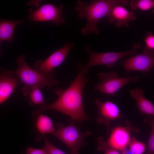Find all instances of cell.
Here are the masks:
<instances>
[{
  "instance_id": "17",
  "label": "cell",
  "mask_w": 154,
  "mask_h": 154,
  "mask_svg": "<svg viewBox=\"0 0 154 154\" xmlns=\"http://www.w3.org/2000/svg\"><path fill=\"white\" fill-rule=\"evenodd\" d=\"M131 8L133 10H139L147 11L153 8L154 0H132L130 4Z\"/></svg>"
},
{
  "instance_id": "4",
  "label": "cell",
  "mask_w": 154,
  "mask_h": 154,
  "mask_svg": "<svg viewBox=\"0 0 154 154\" xmlns=\"http://www.w3.org/2000/svg\"><path fill=\"white\" fill-rule=\"evenodd\" d=\"M74 121L70 118L68 125L64 126L62 123H58L57 130L52 134L69 148L70 154H79L80 148L86 146V144L84 141V138L91 133L89 130L85 132L80 131L76 126Z\"/></svg>"
},
{
  "instance_id": "19",
  "label": "cell",
  "mask_w": 154,
  "mask_h": 154,
  "mask_svg": "<svg viewBox=\"0 0 154 154\" xmlns=\"http://www.w3.org/2000/svg\"><path fill=\"white\" fill-rule=\"evenodd\" d=\"M40 88L36 87L33 88L30 92L29 95L31 103L33 105L39 106L46 104L42 94Z\"/></svg>"
},
{
  "instance_id": "11",
  "label": "cell",
  "mask_w": 154,
  "mask_h": 154,
  "mask_svg": "<svg viewBox=\"0 0 154 154\" xmlns=\"http://www.w3.org/2000/svg\"><path fill=\"white\" fill-rule=\"evenodd\" d=\"M95 104L98 114L96 121L99 124H104L110 128L111 122L121 116L118 107L112 102L107 101L104 102L97 98Z\"/></svg>"
},
{
  "instance_id": "14",
  "label": "cell",
  "mask_w": 154,
  "mask_h": 154,
  "mask_svg": "<svg viewBox=\"0 0 154 154\" xmlns=\"http://www.w3.org/2000/svg\"><path fill=\"white\" fill-rule=\"evenodd\" d=\"M129 93L131 98L136 101V107L141 114L154 118V105L144 96L143 90L137 88L130 90Z\"/></svg>"
},
{
  "instance_id": "25",
  "label": "cell",
  "mask_w": 154,
  "mask_h": 154,
  "mask_svg": "<svg viewBox=\"0 0 154 154\" xmlns=\"http://www.w3.org/2000/svg\"><path fill=\"white\" fill-rule=\"evenodd\" d=\"M121 151V154H132L129 149L128 148H126Z\"/></svg>"
},
{
  "instance_id": "9",
  "label": "cell",
  "mask_w": 154,
  "mask_h": 154,
  "mask_svg": "<svg viewBox=\"0 0 154 154\" xmlns=\"http://www.w3.org/2000/svg\"><path fill=\"white\" fill-rule=\"evenodd\" d=\"M121 64L127 74L134 71L147 73L154 67V50L145 47L141 53L123 60Z\"/></svg>"
},
{
  "instance_id": "13",
  "label": "cell",
  "mask_w": 154,
  "mask_h": 154,
  "mask_svg": "<svg viewBox=\"0 0 154 154\" xmlns=\"http://www.w3.org/2000/svg\"><path fill=\"white\" fill-rule=\"evenodd\" d=\"M14 72L2 71L0 77V103L5 102L10 96L15 88L21 84L17 77H14Z\"/></svg>"
},
{
  "instance_id": "20",
  "label": "cell",
  "mask_w": 154,
  "mask_h": 154,
  "mask_svg": "<svg viewBox=\"0 0 154 154\" xmlns=\"http://www.w3.org/2000/svg\"><path fill=\"white\" fill-rule=\"evenodd\" d=\"M128 145L132 154H143L146 149L144 143L137 140L133 137L131 138Z\"/></svg>"
},
{
  "instance_id": "22",
  "label": "cell",
  "mask_w": 154,
  "mask_h": 154,
  "mask_svg": "<svg viewBox=\"0 0 154 154\" xmlns=\"http://www.w3.org/2000/svg\"><path fill=\"white\" fill-rule=\"evenodd\" d=\"M144 40L147 48L154 50V35L151 32H148L144 37Z\"/></svg>"
},
{
  "instance_id": "6",
  "label": "cell",
  "mask_w": 154,
  "mask_h": 154,
  "mask_svg": "<svg viewBox=\"0 0 154 154\" xmlns=\"http://www.w3.org/2000/svg\"><path fill=\"white\" fill-rule=\"evenodd\" d=\"M125 126H118L112 130L110 135L107 140L102 137L98 139L97 148L100 151L111 149L122 151L129 145L130 141V133L131 131H138L130 123L127 122Z\"/></svg>"
},
{
  "instance_id": "3",
  "label": "cell",
  "mask_w": 154,
  "mask_h": 154,
  "mask_svg": "<svg viewBox=\"0 0 154 154\" xmlns=\"http://www.w3.org/2000/svg\"><path fill=\"white\" fill-rule=\"evenodd\" d=\"M25 57L24 54L17 57L16 63L18 66L14 72L24 84L21 91L24 96L29 95L35 88L49 89L59 84V81L54 78V75L42 73L30 67L25 61Z\"/></svg>"
},
{
  "instance_id": "26",
  "label": "cell",
  "mask_w": 154,
  "mask_h": 154,
  "mask_svg": "<svg viewBox=\"0 0 154 154\" xmlns=\"http://www.w3.org/2000/svg\"><path fill=\"white\" fill-rule=\"evenodd\" d=\"M153 12L154 14V8H153Z\"/></svg>"
},
{
  "instance_id": "15",
  "label": "cell",
  "mask_w": 154,
  "mask_h": 154,
  "mask_svg": "<svg viewBox=\"0 0 154 154\" xmlns=\"http://www.w3.org/2000/svg\"><path fill=\"white\" fill-rule=\"evenodd\" d=\"M23 22L22 20L13 21L1 18L0 21V43L4 41L12 42L15 39L14 32L16 27Z\"/></svg>"
},
{
  "instance_id": "2",
  "label": "cell",
  "mask_w": 154,
  "mask_h": 154,
  "mask_svg": "<svg viewBox=\"0 0 154 154\" xmlns=\"http://www.w3.org/2000/svg\"><path fill=\"white\" fill-rule=\"evenodd\" d=\"M126 0H97L87 4L85 2L77 1L74 8L77 16L80 19L85 18L86 23L80 32L84 35L89 33L98 34L100 31L97 27L100 20L108 14L114 6L120 5L125 6L129 3Z\"/></svg>"
},
{
  "instance_id": "10",
  "label": "cell",
  "mask_w": 154,
  "mask_h": 154,
  "mask_svg": "<svg viewBox=\"0 0 154 154\" xmlns=\"http://www.w3.org/2000/svg\"><path fill=\"white\" fill-rule=\"evenodd\" d=\"M63 9L62 4L57 6L50 3L46 4L29 15L28 18L34 21H51L57 25H60L66 21L62 16Z\"/></svg>"
},
{
  "instance_id": "21",
  "label": "cell",
  "mask_w": 154,
  "mask_h": 154,
  "mask_svg": "<svg viewBox=\"0 0 154 154\" xmlns=\"http://www.w3.org/2000/svg\"><path fill=\"white\" fill-rule=\"evenodd\" d=\"M44 141L43 148L48 154H66L63 151L52 145L44 135H42Z\"/></svg>"
},
{
  "instance_id": "23",
  "label": "cell",
  "mask_w": 154,
  "mask_h": 154,
  "mask_svg": "<svg viewBox=\"0 0 154 154\" xmlns=\"http://www.w3.org/2000/svg\"><path fill=\"white\" fill-rule=\"evenodd\" d=\"M26 154H48L45 149H37L32 147H28L26 150Z\"/></svg>"
},
{
  "instance_id": "18",
  "label": "cell",
  "mask_w": 154,
  "mask_h": 154,
  "mask_svg": "<svg viewBox=\"0 0 154 154\" xmlns=\"http://www.w3.org/2000/svg\"><path fill=\"white\" fill-rule=\"evenodd\" d=\"M144 123L150 126L151 131L148 140L147 150L145 154H154V118L149 116L146 117Z\"/></svg>"
},
{
  "instance_id": "5",
  "label": "cell",
  "mask_w": 154,
  "mask_h": 154,
  "mask_svg": "<svg viewBox=\"0 0 154 154\" xmlns=\"http://www.w3.org/2000/svg\"><path fill=\"white\" fill-rule=\"evenodd\" d=\"M140 47L139 44L135 43L132 49L127 51L99 53L92 50L88 45L86 46L85 49L89 55V58L87 63L83 64V68L87 73L90 68L94 66L104 65L109 68H112L116 65L117 61L121 58L135 54L137 49Z\"/></svg>"
},
{
  "instance_id": "1",
  "label": "cell",
  "mask_w": 154,
  "mask_h": 154,
  "mask_svg": "<svg viewBox=\"0 0 154 154\" xmlns=\"http://www.w3.org/2000/svg\"><path fill=\"white\" fill-rule=\"evenodd\" d=\"M78 72L74 81L65 90L57 88L55 92L58 99L51 104L39 106L34 114H38L48 110H54L69 116L79 125L90 119L85 113L82 102L83 89L89 81L81 61L77 64Z\"/></svg>"
},
{
  "instance_id": "7",
  "label": "cell",
  "mask_w": 154,
  "mask_h": 154,
  "mask_svg": "<svg viewBox=\"0 0 154 154\" xmlns=\"http://www.w3.org/2000/svg\"><path fill=\"white\" fill-rule=\"evenodd\" d=\"M98 77L101 82L94 85V89L111 96L114 95L116 92L128 83H135L139 79L137 76L120 77L114 72H100L98 74Z\"/></svg>"
},
{
  "instance_id": "24",
  "label": "cell",
  "mask_w": 154,
  "mask_h": 154,
  "mask_svg": "<svg viewBox=\"0 0 154 154\" xmlns=\"http://www.w3.org/2000/svg\"><path fill=\"white\" fill-rule=\"evenodd\" d=\"M104 154H121L117 151L111 149H107L104 150Z\"/></svg>"
},
{
  "instance_id": "8",
  "label": "cell",
  "mask_w": 154,
  "mask_h": 154,
  "mask_svg": "<svg viewBox=\"0 0 154 154\" xmlns=\"http://www.w3.org/2000/svg\"><path fill=\"white\" fill-rule=\"evenodd\" d=\"M74 45V43L65 42L63 47L54 52L43 62L37 61L35 64L37 70L44 74L54 75V69L64 62Z\"/></svg>"
},
{
  "instance_id": "16",
  "label": "cell",
  "mask_w": 154,
  "mask_h": 154,
  "mask_svg": "<svg viewBox=\"0 0 154 154\" xmlns=\"http://www.w3.org/2000/svg\"><path fill=\"white\" fill-rule=\"evenodd\" d=\"M36 124L38 131L42 135L47 133L52 134L56 130L51 119L44 114H38Z\"/></svg>"
},
{
  "instance_id": "12",
  "label": "cell",
  "mask_w": 154,
  "mask_h": 154,
  "mask_svg": "<svg viewBox=\"0 0 154 154\" xmlns=\"http://www.w3.org/2000/svg\"><path fill=\"white\" fill-rule=\"evenodd\" d=\"M106 16L108 18V22L109 23L115 22L116 26L118 28L123 26L128 27L129 23L136 19L133 11H129L123 6L120 5L114 7Z\"/></svg>"
}]
</instances>
